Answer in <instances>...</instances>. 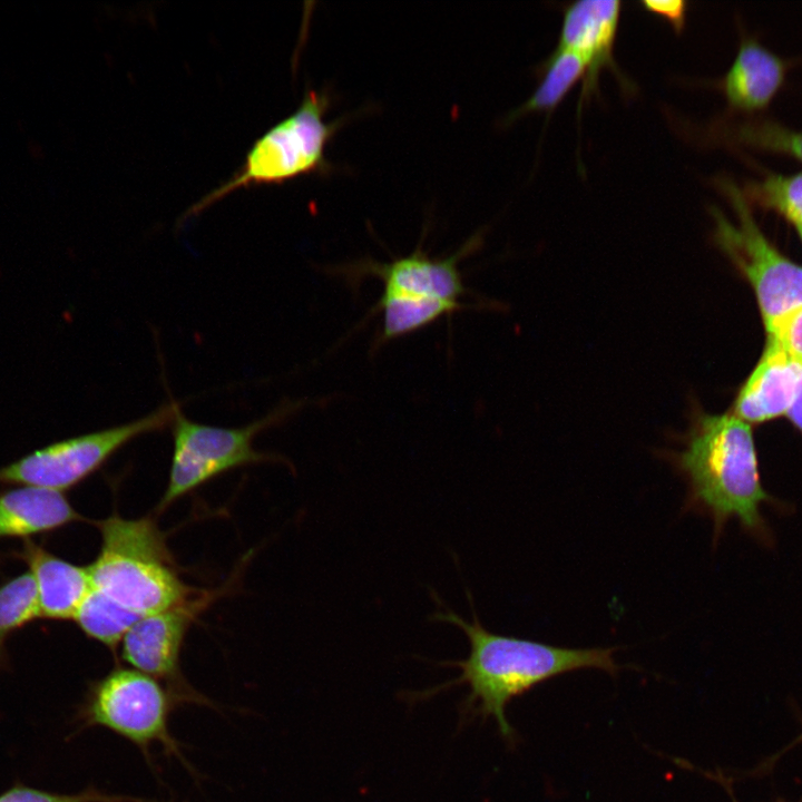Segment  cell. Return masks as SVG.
Listing matches in <instances>:
<instances>
[{
  "mask_svg": "<svg viewBox=\"0 0 802 802\" xmlns=\"http://www.w3.org/2000/svg\"><path fill=\"white\" fill-rule=\"evenodd\" d=\"M471 622L447 608L434 618L459 627L468 637L467 658L439 663L460 674L427 691L413 693V701L428 698L450 687L467 685L461 703L462 721L493 717L501 737L515 742V730L506 716L510 701L557 675L584 668H598L616 675L622 668L614 659L615 648H566L495 634L483 627L473 612Z\"/></svg>",
  "mask_w": 802,
  "mask_h": 802,
  "instance_id": "obj_1",
  "label": "cell"
},
{
  "mask_svg": "<svg viewBox=\"0 0 802 802\" xmlns=\"http://www.w3.org/2000/svg\"><path fill=\"white\" fill-rule=\"evenodd\" d=\"M671 457L687 482L684 509L711 517L715 537L735 518L750 534L767 538L761 506L773 498L762 486L747 422L734 414L700 412L684 448Z\"/></svg>",
  "mask_w": 802,
  "mask_h": 802,
  "instance_id": "obj_2",
  "label": "cell"
},
{
  "mask_svg": "<svg viewBox=\"0 0 802 802\" xmlns=\"http://www.w3.org/2000/svg\"><path fill=\"white\" fill-rule=\"evenodd\" d=\"M92 522L100 547L88 566L91 589L140 617L180 606L200 593L180 577L155 516L131 519L115 510Z\"/></svg>",
  "mask_w": 802,
  "mask_h": 802,
  "instance_id": "obj_3",
  "label": "cell"
},
{
  "mask_svg": "<svg viewBox=\"0 0 802 802\" xmlns=\"http://www.w3.org/2000/svg\"><path fill=\"white\" fill-rule=\"evenodd\" d=\"M330 105L326 90H307L295 111L255 140L239 169L194 204L185 217L198 214L239 188L329 173L331 165L325 150L344 124V119L325 120Z\"/></svg>",
  "mask_w": 802,
  "mask_h": 802,
  "instance_id": "obj_4",
  "label": "cell"
},
{
  "mask_svg": "<svg viewBox=\"0 0 802 802\" xmlns=\"http://www.w3.org/2000/svg\"><path fill=\"white\" fill-rule=\"evenodd\" d=\"M178 706L160 682L133 667L117 664L105 676L90 683L78 711V721L81 727H105L129 741L155 773L158 769L151 747L160 745L167 757L178 760L197 779V771L170 732V715Z\"/></svg>",
  "mask_w": 802,
  "mask_h": 802,
  "instance_id": "obj_5",
  "label": "cell"
},
{
  "mask_svg": "<svg viewBox=\"0 0 802 802\" xmlns=\"http://www.w3.org/2000/svg\"><path fill=\"white\" fill-rule=\"evenodd\" d=\"M300 403L286 402L266 417L241 428L202 424L186 418L179 409L172 423L173 453L167 486L156 515L172 503L233 469L284 458L254 448L262 431L288 417Z\"/></svg>",
  "mask_w": 802,
  "mask_h": 802,
  "instance_id": "obj_6",
  "label": "cell"
},
{
  "mask_svg": "<svg viewBox=\"0 0 802 802\" xmlns=\"http://www.w3.org/2000/svg\"><path fill=\"white\" fill-rule=\"evenodd\" d=\"M174 400L134 421L53 442L0 468V483L65 492L95 473L141 434L170 427Z\"/></svg>",
  "mask_w": 802,
  "mask_h": 802,
  "instance_id": "obj_7",
  "label": "cell"
},
{
  "mask_svg": "<svg viewBox=\"0 0 802 802\" xmlns=\"http://www.w3.org/2000/svg\"><path fill=\"white\" fill-rule=\"evenodd\" d=\"M722 187L735 214L730 221L714 208V237L751 282L769 329L792 311L802 307V266L784 257L757 226L747 198L732 182Z\"/></svg>",
  "mask_w": 802,
  "mask_h": 802,
  "instance_id": "obj_8",
  "label": "cell"
},
{
  "mask_svg": "<svg viewBox=\"0 0 802 802\" xmlns=\"http://www.w3.org/2000/svg\"><path fill=\"white\" fill-rule=\"evenodd\" d=\"M219 594L202 589L187 603L143 616L127 632L120 643L121 659L160 682L178 705H217L196 691L183 675L180 655L187 632L194 619Z\"/></svg>",
  "mask_w": 802,
  "mask_h": 802,
  "instance_id": "obj_9",
  "label": "cell"
},
{
  "mask_svg": "<svg viewBox=\"0 0 802 802\" xmlns=\"http://www.w3.org/2000/svg\"><path fill=\"white\" fill-rule=\"evenodd\" d=\"M479 238L473 236L454 254L446 258H432L422 251L397 258L389 263L361 261L349 267L352 275H372L384 284V291L400 294L432 297L461 303L466 287L458 263L476 248Z\"/></svg>",
  "mask_w": 802,
  "mask_h": 802,
  "instance_id": "obj_10",
  "label": "cell"
},
{
  "mask_svg": "<svg viewBox=\"0 0 802 802\" xmlns=\"http://www.w3.org/2000/svg\"><path fill=\"white\" fill-rule=\"evenodd\" d=\"M620 11L617 0L576 1L565 11L558 47L574 50L587 61L581 98L596 90L603 69H615L613 52Z\"/></svg>",
  "mask_w": 802,
  "mask_h": 802,
  "instance_id": "obj_11",
  "label": "cell"
},
{
  "mask_svg": "<svg viewBox=\"0 0 802 802\" xmlns=\"http://www.w3.org/2000/svg\"><path fill=\"white\" fill-rule=\"evenodd\" d=\"M16 557L27 564L35 579L41 618L74 620L90 590L88 566L58 557L31 538L22 541Z\"/></svg>",
  "mask_w": 802,
  "mask_h": 802,
  "instance_id": "obj_12",
  "label": "cell"
},
{
  "mask_svg": "<svg viewBox=\"0 0 802 802\" xmlns=\"http://www.w3.org/2000/svg\"><path fill=\"white\" fill-rule=\"evenodd\" d=\"M801 373L802 365L769 339L762 359L735 400L734 415L745 422H762L786 413Z\"/></svg>",
  "mask_w": 802,
  "mask_h": 802,
  "instance_id": "obj_13",
  "label": "cell"
},
{
  "mask_svg": "<svg viewBox=\"0 0 802 802\" xmlns=\"http://www.w3.org/2000/svg\"><path fill=\"white\" fill-rule=\"evenodd\" d=\"M82 520L63 492L19 486L0 493V539L26 540Z\"/></svg>",
  "mask_w": 802,
  "mask_h": 802,
  "instance_id": "obj_14",
  "label": "cell"
},
{
  "mask_svg": "<svg viewBox=\"0 0 802 802\" xmlns=\"http://www.w3.org/2000/svg\"><path fill=\"white\" fill-rule=\"evenodd\" d=\"M785 65L780 57L755 40L741 42L723 80L730 106L741 111L765 108L783 85Z\"/></svg>",
  "mask_w": 802,
  "mask_h": 802,
  "instance_id": "obj_15",
  "label": "cell"
},
{
  "mask_svg": "<svg viewBox=\"0 0 802 802\" xmlns=\"http://www.w3.org/2000/svg\"><path fill=\"white\" fill-rule=\"evenodd\" d=\"M375 309L382 311V339H395L462 309L461 303L384 291Z\"/></svg>",
  "mask_w": 802,
  "mask_h": 802,
  "instance_id": "obj_16",
  "label": "cell"
},
{
  "mask_svg": "<svg viewBox=\"0 0 802 802\" xmlns=\"http://www.w3.org/2000/svg\"><path fill=\"white\" fill-rule=\"evenodd\" d=\"M588 69L578 52L557 47L546 63L545 75L529 99L509 117L516 119L529 113L554 109Z\"/></svg>",
  "mask_w": 802,
  "mask_h": 802,
  "instance_id": "obj_17",
  "label": "cell"
},
{
  "mask_svg": "<svg viewBox=\"0 0 802 802\" xmlns=\"http://www.w3.org/2000/svg\"><path fill=\"white\" fill-rule=\"evenodd\" d=\"M141 617L90 588L74 620L90 639L117 652L131 626Z\"/></svg>",
  "mask_w": 802,
  "mask_h": 802,
  "instance_id": "obj_18",
  "label": "cell"
},
{
  "mask_svg": "<svg viewBox=\"0 0 802 802\" xmlns=\"http://www.w3.org/2000/svg\"><path fill=\"white\" fill-rule=\"evenodd\" d=\"M41 618L35 579L28 570L0 585V661L9 635Z\"/></svg>",
  "mask_w": 802,
  "mask_h": 802,
  "instance_id": "obj_19",
  "label": "cell"
},
{
  "mask_svg": "<svg viewBox=\"0 0 802 802\" xmlns=\"http://www.w3.org/2000/svg\"><path fill=\"white\" fill-rule=\"evenodd\" d=\"M751 194L760 205L777 212L794 226L802 225V173L767 175L751 187Z\"/></svg>",
  "mask_w": 802,
  "mask_h": 802,
  "instance_id": "obj_20",
  "label": "cell"
},
{
  "mask_svg": "<svg viewBox=\"0 0 802 802\" xmlns=\"http://www.w3.org/2000/svg\"><path fill=\"white\" fill-rule=\"evenodd\" d=\"M741 141L759 149L790 155L802 163V131L775 123H749L739 130Z\"/></svg>",
  "mask_w": 802,
  "mask_h": 802,
  "instance_id": "obj_21",
  "label": "cell"
},
{
  "mask_svg": "<svg viewBox=\"0 0 802 802\" xmlns=\"http://www.w3.org/2000/svg\"><path fill=\"white\" fill-rule=\"evenodd\" d=\"M0 802H165L131 795L109 794L95 788H88L76 794H60L14 785L0 794Z\"/></svg>",
  "mask_w": 802,
  "mask_h": 802,
  "instance_id": "obj_22",
  "label": "cell"
},
{
  "mask_svg": "<svg viewBox=\"0 0 802 802\" xmlns=\"http://www.w3.org/2000/svg\"><path fill=\"white\" fill-rule=\"evenodd\" d=\"M766 331L769 339L775 341L791 359L802 365V307L786 314Z\"/></svg>",
  "mask_w": 802,
  "mask_h": 802,
  "instance_id": "obj_23",
  "label": "cell"
},
{
  "mask_svg": "<svg viewBox=\"0 0 802 802\" xmlns=\"http://www.w3.org/2000/svg\"><path fill=\"white\" fill-rule=\"evenodd\" d=\"M640 4L646 11L666 19L676 33H679L684 29L687 12V3L685 1L645 0L642 1Z\"/></svg>",
  "mask_w": 802,
  "mask_h": 802,
  "instance_id": "obj_24",
  "label": "cell"
},
{
  "mask_svg": "<svg viewBox=\"0 0 802 802\" xmlns=\"http://www.w3.org/2000/svg\"><path fill=\"white\" fill-rule=\"evenodd\" d=\"M786 414L794 426L802 431V373L794 401Z\"/></svg>",
  "mask_w": 802,
  "mask_h": 802,
  "instance_id": "obj_25",
  "label": "cell"
},
{
  "mask_svg": "<svg viewBox=\"0 0 802 802\" xmlns=\"http://www.w3.org/2000/svg\"><path fill=\"white\" fill-rule=\"evenodd\" d=\"M794 227H795V229H796V232H798V234H799V236H800V238H801V241H802V225L794 226Z\"/></svg>",
  "mask_w": 802,
  "mask_h": 802,
  "instance_id": "obj_26",
  "label": "cell"
},
{
  "mask_svg": "<svg viewBox=\"0 0 802 802\" xmlns=\"http://www.w3.org/2000/svg\"><path fill=\"white\" fill-rule=\"evenodd\" d=\"M800 741H802V734L798 737V740L795 742H800Z\"/></svg>",
  "mask_w": 802,
  "mask_h": 802,
  "instance_id": "obj_27",
  "label": "cell"
}]
</instances>
